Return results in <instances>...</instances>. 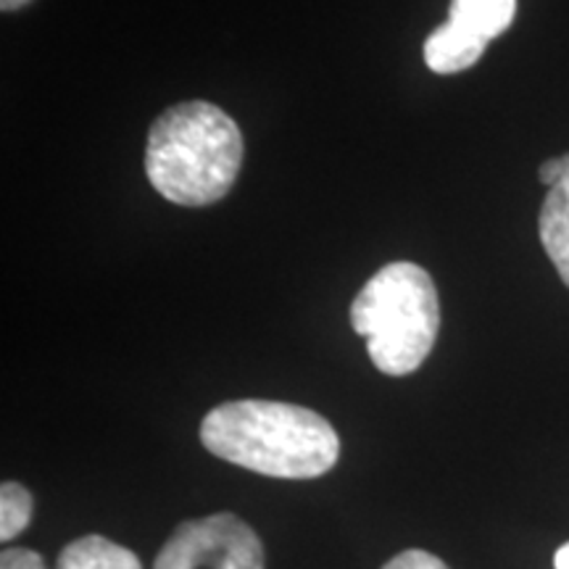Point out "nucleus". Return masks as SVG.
Returning a JSON list of instances; mask_svg holds the SVG:
<instances>
[{
	"mask_svg": "<svg viewBox=\"0 0 569 569\" xmlns=\"http://www.w3.org/2000/svg\"><path fill=\"white\" fill-rule=\"evenodd\" d=\"M201 443L213 457L280 480H315L336 467L340 438L317 411L296 403L243 398L211 409Z\"/></svg>",
	"mask_w": 569,
	"mask_h": 569,
	"instance_id": "obj_1",
	"label": "nucleus"
},
{
	"mask_svg": "<svg viewBox=\"0 0 569 569\" xmlns=\"http://www.w3.org/2000/svg\"><path fill=\"white\" fill-rule=\"evenodd\" d=\"M243 153V132L230 113L209 101H184L151 124L146 174L169 203L211 206L232 190Z\"/></svg>",
	"mask_w": 569,
	"mask_h": 569,
	"instance_id": "obj_2",
	"label": "nucleus"
},
{
	"mask_svg": "<svg viewBox=\"0 0 569 569\" xmlns=\"http://www.w3.org/2000/svg\"><path fill=\"white\" fill-rule=\"evenodd\" d=\"M351 325L367 340L369 359L382 375L417 372L440 330L436 282L411 261L386 264L353 298Z\"/></svg>",
	"mask_w": 569,
	"mask_h": 569,
	"instance_id": "obj_3",
	"label": "nucleus"
},
{
	"mask_svg": "<svg viewBox=\"0 0 569 569\" xmlns=\"http://www.w3.org/2000/svg\"><path fill=\"white\" fill-rule=\"evenodd\" d=\"M264 569V546L251 525L222 511L182 522L163 543L153 569Z\"/></svg>",
	"mask_w": 569,
	"mask_h": 569,
	"instance_id": "obj_4",
	"label": "nucleus"
},
{
	"mask_svg": "<svg viewBox=\"0 0 569 569\" xmlns=\"http://www.w3.org/2000/svg\"><path fill=\"white\" fill-rule=\"evenodd\" d=\"M488 42L461 27L459 21L448 19L430 38L425 40V63L436 74H457L475 67L486 53Z\"/></svg>",
	"mask_w": 569,
	"mask_h": 569,
	"instance_id": "obj_5",
	"label": "nucleus"
},
{
	"mask_svg": "<svg viewBox=\"0 0 569 569\" xmlns=\"http://www.w3.org/2000/svg\"><path fill=\"white\" fill-rule=\"evenodd\" d=\"M540 243L561 282L569 288V180L549 188L538 217Z\"/></svg>",
	"mask_w": 569,
	"mask_h": 569,
	"instance_id": "obj_6",
	"label": "nucleus"
},
{
	"mask_svg": "<svg viewBox=\"0 0 569 569\" xmlns=\"http://www.w3.org/2000/svg\"><path fill=\"white\" fill-rule=\"evenodd\" d=\"M56 569H142L130 549L103 536H84L59 553Z\"/></svg>",
	"mask_w": 569,
	"mask_h": 569,
	"instance_id": "obj_7",
	"label": "nucleus"
},
{
	"mask_svg": "<svg viewBox=\"0 0 569 569\" xmlns=\"http://www.w3.org/2000/svg\"><path fill=\"white\" fill-rule=\"evenodd\" d=\"M515 13L517 0H451V19L486 42L507 32Z\"/></svg>",
	"mask_w": 569,
	"mask_h": 569,
	"instance_id": "obj_8",
	"label": "nucleus"
},
{
	"mask_svg": "<svg viewBox=\"0 0 569 569\" xmlns=\"http://www.w3.org/2000/svg\"><path fill=\"white\" fill-rule=\"evenodd\" d=\"M32 519V493L19 482L0 486V540L11 543Z\"/></svg>",
	"mask_w": 569,
	"mask_h": 569,
	"instance_id": "obj_9",
	"label": "nucleus"
},
{
	"mask_svg": "<svg viewBox=\"0 0 569 569\" xmlns=\"http://www.w3.org/2000/svg\"><path fill=\"white\" fill-rule=\"evenodd\" d=\"M382 569H451V567H446V561L438 559L436 553L422 551V549H409L390 559Z\"/></svg>",
	"mask_w": 569,
	"mask_h": 569,
	"instance_id": "obj_10",
	"label": "nucleus"
},
{
	"mask_svg": "<svg viewBox=\"0 0 569 569\" xmlns=\"http://www.w3.org/2000/svg\"><path fill=\"white\" fill-rule=\"evenodd\" d=\"M0 569H48L40 553L30 549H6L0 553Z\"/></svg>",
	"mask_w": 569,
	"mask_h": 569,
	"instance_id": "obj_11",
	"label": "nucleus"
},
{
	"mask_svg": "<svg viewBox=\"0 0 569 569\" xmlns=\"http://www.w3.org/2000/svg\"><path fill=\"white\" fill-rule=\"evenodd\" d=\"M538 177H540V182L549 184V188H553V184L569 180V153L559 156V159H549V161H546L543 167L538 169Z\"/></svg>",
	"mask_w": 569,
	"mask_h": 569,
	"instance_id": "obj_12",
	"label": "nucleus"
},
{
	"mask_svg": "<svg viewBox=\"0 0 569 569\" xmlns=\"http://www.w3.org/2000/svg\"><path fill=\"white\" fill-rule=\"evenodd\" d=\"M553 569H569V543H565L557 551V557H553Z\"/></svg>",
	"mask_w": 569,
	"mask_h": 569,
	"instance_id": "obj_13",
	"label": "nucleus"
},
{
	"mask_svg": "<svg viewBox=\"0 0 569 569\" xmlns=\"http://www.w3.org/2000/svg\"><path fill=\"white\" fill-rule=\"evenodd\" d=\"M32 0H0V11L11 13V11H19L24 9V6H30Z\"/></svg>",
	"mask_w": 569,
	"mask_h": 569,
	"instance_id": "obj_14",
	"label": "nucleus"
}]
</instances>
